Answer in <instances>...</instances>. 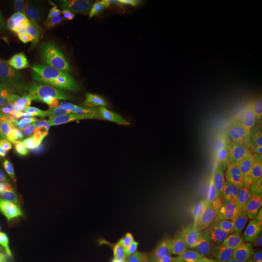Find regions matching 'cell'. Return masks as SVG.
<instances>
[{
	"label": "cell",
	"instance_id": "6da1fadb",
	"mask_svg": "<svg viewBox=\"0 0 262 262\" xmlns=\"http://www.w3.org/2000/svg\"><path fill=\"white\" fill-rule=\"evenodd\" d=\"M121 165L134 194L195 217H211L213 201L195 169L165 133L130 127L121 143Z\"/></svg>",
	"mask_w": 262,
	"mask_h": 262
},
{
	"label": "cell",
	"instance_id": "7a4b0ae2",
	"mask_svg": "<svg viewBox=\"0 0 262 262\" xmlns=\"http://www.w3.org/2000/svg\"><path fill=\"white\" fill-rule=\"evenodd\" d=\"M0 245L38 262H82L83 258L63 219L5 177H0Z\"/></svg>",
	"mask_w": 262,
	"mask_h": 262
},
{
	"label": "cell",
	"instance_id": "3957f363",
	"mask_svg": "<svg viewBox=\"0 0 262 262\" xmlns=\"http://www.w3.org/2000/svg\"><path fill=\"white\" fill-rule=\"evenodd\" d=\"M91 203L98 213V237L130 252L141 253L150 244L201 219L134 192H102Z\"/></svg>",
	"mask_w": 262,
	"mask_h": 262
},
{
	"label": "cell",
	"instance_id": "277c9868",
	"mask_svg": "<svg viewBox=\"0 0 262 262\" xmlns=\"http://www.w3.org/2000/svg\"><path fill=\"white\" fill-rule=\"evenodd\" d=\"M89 73V60L79 47L61 38L39 41L20 67V80L51 102L76 96V88Z\"/></svg>",
	"mask_w": 262,
	"mask_h": 262
},
{
	"label": "cell",
	"instance_id": "5b68a950",
	"mask_svg": "<svg viewBox=\"0 0 262 262\" xmlns=\"http://www.w3.org/2000/svg\"><path fill=\"white\" fill-rule=\"evenodd\" d=\"M134 42L125 19L111 6L79 3L76 16V44L91 57L89 61L111 69L124 61Z\"/></svg>",
	"mask_w": 262,
	"mask_h": 262
},
{
	"label": "cell",
	"instance_id": "8992f818",
	"mask_svg": "<svg viewBox=\"0 0 262 262\" xmlns=\"http://www.w3.org/2000/svg\"><path fill=\"white\" fill-rule=\"evenodd\" d=\"M181 19L189 29H204L214 37L262 38V0L191 2Z\"/></svg>",
	"mask_w": 262,
	"mask_h": 262
},
{
	"label": "cell",
	"instance_id": "52a82bcc",
	"mask_svg": "<svg viewBox=\"0 0 262 262\" xmlns=\"http://www.w3.org/2000/svg\"><path fill=\"white\" fill-rule=\"evenodd\" d=\"M141 253L165 262H241L233 248L206 219L166 234Z\"/></svg>",
	"mask_w": 262,
	"mask_h": 262
},
{
	"label": "cell",
	"instance_id": "ba28073f",
	"mask_svg": "<svg viewBox=\"0 0 262 262\" xmlns=\"http://www.w3.org/2000/svg\"><path fill=\"white\" fill-rule=\"evenodd\" d=\"M20 185L29 198L53 211L80 206L89 200L83 178L72 158H60L39 166Z\"/></svg>",
	"mask_w": 262,
	"mask_h": 262
},
{
	"label": "cell",
	"instance_id": "9c48e42d",
	"mask_svg": "<svg viewBox=\"0 0 262 262\" xmlns=\"http://www.w3.org/2000/svg\"><path fill=\"white\" fill-rule=\"evenodd\" d=\"M76 96L89 103L99 115L94 144L99 146L115 128L125 101V88L114 70L89 61V73L76 88Z\"/></svg>",
	"mask_w": 262,
	"mask_h": 262
},
{
	"label": "cell",
	"instance_id": "30bf717a",
	"mask_svg": "<svg viewBox=\"0 0 262 262\" xmlns=\"http://www.w3.org/2000/svg\"><path fill=\"white\" fill-rule=\"evenodd\" d=\"M189 60V54L184 47H173L156 53L153 56L140 57L133 70L134 77L143 84H153L163 80L169 75L181 70Z\"/></svg>",
	"mask_w": 262,
	"mask_h": 262
},
{
	"label": "cell",
	"instance_id": "8fae6325",
	"mask_svg": "<svg viewBox=\"0 0 262 262\" xmlns=\"http://www.w3.org/2000/svg\"><path fill=\"white\" fill-rule=\"evenodd\" d=\"M79 3L72 0H46L41 6V20L50 37L76 44V16ZM77 46V44H76Z\"/></svg>",
	"mask_w": 262,
	"mask_h": 262
},
{
	"label": "cell",
	"instance_id": "7c38bea8",
	"mask_svg": "<svg viewBox=\"0 0 262 262\" xmlns=\"http://www.w3.org/2000/svg\"><path fill=\"white\" fill-rule=\"evenodd\" d=\"M57 118L70 130H80L88 125H95L99 121V115L94 108L77 96L66 98L53 102Z\"/></svg>",
	"mask_w": 262,
	"mask_h": 262
},
{
	"label": "cell",
	"instance_id": "4fadbf2b",
	"mask_svg": "<svg viewBox=\"0 0 262 262\" xmlns=\"http://www.w3.org/2000/svg\"><path fill=\"white\" fill-rule=\"evenodd\" d=\"M182 41L184 34L181 32V29L177 28L169 18H162L150 29L140 57L153 56L169 48L178 47Z\"/></svg>",
	"mask_w": 262,
	"mask_h": 262
},
{
	"label": "cell",
	"instance_id": "5bb4252c",
	"mask_svg": "<svg viewBox=\"0 0 262 262\" xmlns=\"http://www.w3.org/2000/svg\"><path fill=\"white\" fill-rule=\"evenodd\" d=\"M184 42H187L188 48L192 56L196 58L206 60V61H214L225 53V41L219 39L213 34L207 32L204 29H188L187 34L184 35Z\"/></svg>",
	"mask_w": 262,
	"mask_h": 262
},
{
	"label": "cell",
	"instance_id": "9a60e30c",
	"mask_svg": "<svg viewBox=\"0 0 262 262\" xmlns=\"http://www.w3.org/2000/svg\"><path fill=\"white\" fill-rule=\"evenodd\" d=\"M82 262H165L146 253L130 252L124 249H95L82 258Z\"/></svg>",
	"mask_w": 262,
	"mask_h": 262
},
{
	"label": "cell",
	"instance_id": "2e32d148",
	"mask_svg": "<svg viewBox=\"0 0 262 262\" xmlns=\"http://www.w3.org/2000/svg\"><path fill=\"white\" fill-rule=\"evenodd\" d=\"M18 91L16 72L12 64L5 38L0 32V95L15 94Z\"/></svg>",
	"mask_w": 262,
	"mask_h": 262
},
{
	"label": "cell",
	"instance_id": "e0dca14e",
	"mask_svg": "<svg viewBox=\"0 0 262 262\" xmlns=\"http://www.w3.org/2000/svg\"><path fill=\"white\" fill-rule=\"evenodd\" d=\"M0 262H38L35 258H32L31 255L15 249H8L3 248L0 249Z\"/></svg>",
	"mask_w": 262,
	"mask_h": 262
}]
</instances>
